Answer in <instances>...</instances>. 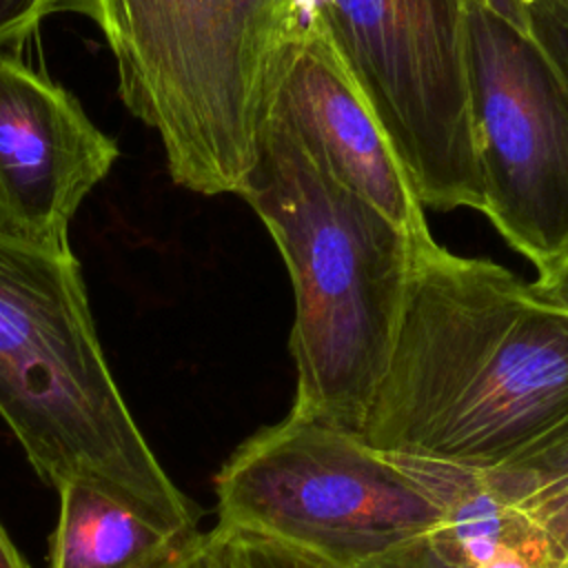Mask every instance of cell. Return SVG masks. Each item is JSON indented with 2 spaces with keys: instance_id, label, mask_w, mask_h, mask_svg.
<instances>
[{
  "instance_id": "cell-1",
  "label": "cell",
  "mask_w": 568,
  "mask_h": 568,
  "mask_svg": "<svg viewBox=\"0 0 568 568\" xmlns=\"http://www.w3.org/2000/svg\"><path fill=\"white\" fill-rule=\"evenodd\" d=\"M568 413V313L433 235L413 244L388 366L359 437L375 450L493 470Z\"/></svg>"
},
{
  "instance_id": "cell-2",
  "label": "cell",
  "mask_w": 568,
  "mask_h": 568,
  "mask_svg": "<svg viewBox=\"0 0 568 568\" xmlns=\"http://www.w3.org/2000/svg\"><path fill=\"white\" fill-rule=\"evenodd\" d=\"M237 195L271 233L293 286L297 382L288 413L359 435L388 366L419 240L331 178L268 113Z\"/></svg>"
},
{
  "instance_id": "cell-3",
  "label": "cell",
  "mask_w": 568,
  "mask_h": 568,
  "mask_svg": "<svg viewBox=\"0 0 568 568\" xmlns=\"http://www.w3.org/2000/svg\"><path fill=\"white\" fill-rule=\"evenodd\" d=\"M0 415L55 490L91 481L191 535L197 506L133 419L98 339L73 251L0 233Z\"/></svg>"
},
{
  "instance_id": "cell-4",
  "label": "cell",
  "mask_w": 568,
  "mask_h": 568,
  "mask_svg": "<svg viewBox=\"0 0 568 568\" xmlns=\"http://www.w3.org/2000/svg\"><path fill=\"white\" fill-rule=\"evenodd\" d=\"M102 31L118 95L160 135L178 186L242 189L273 78L304 27L300 0H64Z\"/></svg>"
},
{
  "instance_id": "cell-5",
  "label": "cell",
  "mask_w": 568,
  "mask_h": 568,
  "mask_svg": "<svg viewBox=\"0 0 568 568\" xmlns=\"http://www.w3.org/2000/svg\"><path fill=\"white\" fill-rule=\"evenodd\" d=\"M213 486L217 526L335 568H357L442 526L439 506L390 455L293 413L244 439Z\"/></svg>"
},
{
  "instance_id": "cell-6",
  "label": "cell",
  "mask_w": 568,
  "mask_h": 568,
  "mask_svg": "<svg viewBox=\"0 0 568 568\" xmlns=\"http://www.w3.org/2000/svg\"><path fill=\"white\" fill-rule=\"evenodd\" d=\"M466 0H313L315 24L368 104L419 204L484 206Z\"/></svg>"
},
{
  "instance_id": "cell-7",
  "label": "cell",
  "mask_w": 568,
  "mask_h": 568,
  "mask_svg": "<svg viewBox=\"0 0 568 568\" xmlns=\"http://www.w3.org/2000/svg\"><path fill=\"white\" fill-rule=\"evenodd\" d=\"M481 213L532 266L568 242V89L535 38L468 4Z\"/></svg>"
},
{
  "instance_id": "cell-8",
  "label": "cell",
  "mask_w": 568,
  "mask_h": 568,
  "mask_svg": "<svg viewBox=\"0 0 568 568\" xmlns=\"http://www.w3.org/2000/svg\"><path fill=\"white\" fill-rule=\"evenodd\" d=\"M118 155L71 91L0 49V200L20 240L71 251L69 224Z\"/></svg>"
},
{
  "instance_id": "cell-9",
  "label": "cell",
  "mask_w": 568,
  "mask_h": 568,
  "mask_svg": "<svg viewBox=\"0 0 568 568\" xmlns=\"http://www.w3.org/2000/svg\"><path fill=\"white\" fill-rule=\"evenodd\" d=\"M266 113L277 118L331 178L410 240L430 237L424 206L397 155L315 24H304L282 55Z\"/></svg>"
},
{
  "instance_id": "cell-10",
  "label": "cell",
  "mask_w": 568,
  "mask_h": 568,
  "mask_svg": "<svg viewBox=\"0 0 568 568\" xmlns=\"http://www.w3.org/2000/svg\"><path fill=\"white\" fill-rule=\"evenodd\" d=\"M439 506L437 532L473 568H568V555L526 513L506 504L479 470L390 455Z\"/></svg>"
},
{
  "instance_id": "cell-11",
  "label": "cell",
  "mask_w": 568,
  "mask_h": 568,
  "mask_svg": "<svg viewBox=\"0 0 568 568\" xmlns=\"http://www.w3.org/2000/svg\"><path fill=\"white\" fill-rule=\"evenodd\" d=\"M58 495L49 568H160L197 535H182L91 481H67Z\"/></svg>"
},
{
  "instance_id": "cell-12",
  "label": "cell",
  "mask_w": 568,
  "mask_h": 568,
  "mask_svg": "<svg viewBox=\"0 0 568 568\" xmlns=\"http://www.w3.org/2000/svg\"><path fill=\"white\" fill-rule=\"evenodd\" d=\"M479 473L506 504L546 528L568 508V413L506 464Z\"/></svg>"
},
{
  "instance_id": "cell-13",
  "label": "cell",
  "mask_w": 568,
  "mask_h": 568,
  "mask_svg": "<svg viewBox=\"0 0 568 568\" xmlns=\"http://www.w3.org/2000/svg\"><path fill=\"white\" fill-rule=\"evenodd\" d=\"M217 568H335L280 541L217 526L209 530Z\"/></svg>"
},
{
  "instance_id": "cell-14",
  "label": "cell",
  "mask_w": 568,
  "mask_h": 568,
  "mask_svg": "<svg viewBox=\"0 0 568 568\" xmlns=\"http://www.w3.org/2000/svg\"><path fill=\"white\" fill-rule=\"evenodd\" d=\"M357 568H473L459 552L437 532H426L397 544Z\"/></svg>"
},
{
  "instance_id": "cell-15",
  "label": "cell",
  "mask_w": 568,
  "mask_h": 568,
  "mask_svg": "<svg viewBox=\"0 0 568 568\" xmlns=\"http://www.w3.org/2000/svg\"><path fill=\"white\" fill-rule=\"evenodd\" d=\"M513 20L535 38L568 89V13L548 7H528Z\"/></svg>"
},
{
  "instance_id": "cell-16",
  "label": "cell",
  "mask_w": 568,
  "mask_h": 568,
  "mask_svg": "<svg viewBox=\"0 0 568 568\" xmlns=\"http://www.w3.org/2000/svg\"><path fill=\"white\" fill-rule=\"evenodd\" d=\"M64 9V0H0V49H13L27 40L38 24Z\"/></svg>"
},
{
  "instance_id": "cell-17",
  "label": "cell",
  "mask_w": 568,
  "mask_h": 568,
  "mask_svg": "<svg viewBox=\"0 0 568 568\" xmlns=\"http://www.w3.org/2000/svg\"><path fill=\"white\" fill-rule=\"evenodd\" d=\"M535 280L526 282L528 295L555 311L568 313V242L548 260L535 266Z\"/></svg>"
},
{
  "instance_id": "cell-18",
  "label": "cell",
  "mask_w": 568,
  "mask_h": 568,
  "mask_svg": "<svg viewBox=\"0 0 568 568\" xmlns=\"http://www.w3.org/2000/svg\"><path fill=\"white\" fill-rule=\"evenodd\" d=\"M160 568H217L209 532H197L195 537H191Z\"/></svg>"
},
{
  "instance_id": "cell-19",
  "label": "cell",
  "mask_w": 568,
  "mask_h": 568,
  "mask_svg": "<svg viewBox=\"0 0 568 568\" xmlns=\"http://www.w3.org/2000/svg\"><path fill=\"white\" fill-rule=\"evenodd\" d=\"M488 4L499 9L508 18H515L521 9H528V7H548V9L568 13V0H488Z\"/></svg>"
},
{
  "instance_id": "cell-20",
  "label": "cell",
  "mask_w": 568,
  "mask_h": 568,
  "mask_svg": "<svg viewBox=\"0 0 568 568\" xmlns=\"http://www.w3.org/2000/svg\"><path fill=\"white\" fill-rule=\"evenodd\" d=\"M0 568H31L0 524Z\"/></svg>"
},
{
  "instance_id": "cell-21",
  "label": "cell",
  "mask_w": 568,
  "mask_h": 568,
  "mask_svg": "<svg viewBox=\"0 0 568 568\" xmlns=\"http://www.w3.org/2000/svg\"><path fill=\"white\" fill-rule=\"evenodd\" d=\"M0 233L18 237V235H16V229H13V224H11V220H9V215H7L4 206H2V200H0ZM18 240H20V237H18Z\"/></svg>"
},
{
  "instance_id": "cell-22",
  "label": "cell",
  "mask_w": 568,
  "mask_h": 568,
  "mask_svg": "<svg viewBox=\"0 0 568 568\" xmlns=\"http://www.w3.org/2000/svg\"><path fill=\"white\" fill-rule=\"evenodd\" d=\"M466 4H488V0H466Z\"/></svg>"
}]
</instances>
